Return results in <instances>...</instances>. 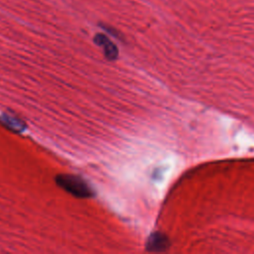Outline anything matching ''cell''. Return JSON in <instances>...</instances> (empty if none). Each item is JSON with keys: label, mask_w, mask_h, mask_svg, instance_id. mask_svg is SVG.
Returning a JSON list of instances; mask_svg holds the SVG:
<instances>
[{"label": "cell", "mask_w": 254, "mask_h": 254, "mask_svg": "<svg viewBox=\"0 0 254 254\" xmlns=\"http://www.w3.org/2000/svg\"><path fill=\"white\" fill-rule=\"evenodd\" d=\"M59 187L64 189L68 193L79 198L93 196L92 188L80 177L73 175H59L56 178Z\"/></svg>", "instance_id": "obj_1"}, {"label": "cell", "mask_w": 254, "mask_h": 254, "mask_svg": "<svg viewBox=\"0 0 254 254\" xmlns=\"http://www.w3.org/2000/svg\"><path fill=\"white\" fill-rule=\"evenodd\" d=\"M170 246V240L168 236L161 232L152 233L146 242V249L151 252H163Z\"/></svg>", "instance_id": "obj_2"}, {"label": "cell", "mask_w": 254, "mask_h": 254, "mask_svg": "<svg viewBox=\"0 0 254 254\" xmlns=\"http://www.w3.org/2000/svg\"><path fill=\"white\" fill-rule=\"evenodd\" d=\"M0 122L5 125L7 128L15 131V132H21L25 129V124L18 118L11 116V115H2L0 117Z\"/></svg>", "instance_id": "obj_4"}, {"label": "cell", "mask_w": 254, "mask_h": 254, "mask_svg": "<svg viewBox=\"0 0 254 254\" xmlns=\"http://www.w3.org/2000/svg\"><path fill=\"white\" fill-rule=\"evenodd\" d=\"M94 43L103 49L104 55L108 60L112 61L117 58L118 56L117 47L105 35L96 34L94 37Z\"/></svg>", "instance_id": "obj_3"}]
</instances>
